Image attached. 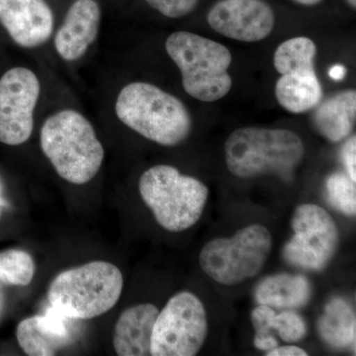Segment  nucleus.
I'll return each instance as SVG.
<instances>
[{
    "mask_svg": "<svg viewBox=\"0 0 356 356\" xmlns=\"http://www.w3.org/2000/svg\"><path fill=\"white\" fill-rule=\"evenodd\" d=\"M273 236L261 224L248 225L232 238H219L204 245L199 264L204 273L222 285H236L259 275L266 266Z\"/></svg>",
    "mask_w": 356,
    "mask_h": 356,
    "instance_id": "7",
    "label": "nucleus"
},
{
    "mask_svg": "<svg viewBox=\"0 0 356 356\" xmlns=\"http://www.w3.org/2000/svg\"><path fill=\"white\" fill-rule=\"evenodd\" d=\"M250 318L255 331L254 346L259 350L269 351L280 346L271 331L277 332L285 343H297L307 334L305 321L293 311L276 314L271 307L259 305L252 312Z\"/></svg>",
    "mask_w": 356,
    "mask_h": 356,
    "instance_id": "16",
    "label": "nucleus"
},
{
    "mask_svg": "<svg viewBox=\"0 0 356 356\" xmlns=\"http://www.w3.org/2000/svg\"><path fill=\"white\" fill-rule=\"evenodd\" d=\"M123 274L107 261H92L63 271L51 281L48 299L65 317L84 321L111 310L120 299Z\"/></svg>",
    "mask_w": 356,
    "mask_h": 356,
    "instance_id": "4",
    "label": "nucleus"
},
{
    "mask_svg": "<svg viewBox=\"0 0 356 356\" xmlns=\"http://www.w3.org/2000/svg\"><path fill=\"white\" fill-rule=\"evenodd\" d=\"M114 108L121 123L161 146H177L191 132L192 119L184 103L153 83L126 84Z\"/></svg>",
    "mask_w": 356,
    "mask_h": 356,
    "instance_id": "2",
    "label": "nucleus"
},
{
    "mask_svg": "<svg viewBox=\"0 0 356 356\" xmlns=\"http://www.w3.org/2000/svg\"><path fill=\"white\" fill-rule=\"evenodd\" d=\"M41 81L29 67H15L0 77V143L19 146L31 138Z\"/></svg>",
    "mask_w": 356,
    "mask_h": 356,
    "instance_id": "10",
    "label": "nucleus"
},
{
    "mask_svg": "<svg viewBox=\"0 0 356 356\" xmlns=\"http://www.w3.org/2000/svg\"><path fill=\"white\" fill-rule=\"evenodd\" d=\"M0 206H1V207H7V206H8V203H7L3 196V188H2L1 182H0Z\"/></svg>",
    "mask_w": 356,
    "mask_h": 356,
    "instance_id": "29",
    "label": "nucleus"
},
{
    "mask_svg": "<svg viewBox=\"0 0 356 356\" xmlns=\"http://www.w3.org/2000/svg\"><path fill=\"white\" fill-rule=\"evenodd\" d=\"M316 53L317 47L307 37L287 40L274 53V67L280 74L314 72Z\"/></svg>",
    "mask_w": 356,
    "mask_h": 356,
    "instance_id": "21",
    "label": "nucleus"
},
{
    "mask_svg": "<svg viewBox=\"0 0 356 356\" xmlns=\"http://www.w3.org/2000/svg\"><path fill=\"white\" fill-rule=\"evenodd\" d=\"M341 159L346 166L348 175L356 181V137L353 136L348 140L341 149Z\"/></svg>",
    "mask_w": 356,
    "mask_h": 356,
    "instance_id": "25",
    "label": "nucleus"
},
{
    "mask_svg": "<svg viewBox=\"0 0 356 356\" xmlns=\"http://www.w3.org/2000/svg\"><path fill=\"white\" fill-rule=\"evenodd\" d=\"M36 266L25 250H8L0 252V281L3 284L27 286L34 278Z\"/></svg>",
    "mask_w": 356,
    "mask_h": 356,
    "instance_id": "22",
    "label": "nucleus"
},
{
    "mask_svg": "<svg viewBox=\"0 0 356 356\" xmlns=\"http://www.w3.org/2000/svg\"><path fill=\"white\" fill-rule=\"evenodd\" d=\"M207 21L219 34L241 42L261 41L275 24L273 8L264 0H219Z\"/></svg>",
    "mask_w": 356,
    "mask_h": 356,
    "instance_id": "11",
    "label": "nucleus"
},
{
    "mask_svg": "<svg viewBox=\"0 0 356 356\" xmlns=\"http://www.w3.org/2000/svg\"><path fill=\"white\" fill-rule=\"evenodd\" d=\"M165 51L182 76L185 92L203 102L225 97L233 86L228 69L231 51L224 44L195 33H172L165 41Z\"/></svg>",
    "mask_w": 356,
    "mask_h": 356,
    "instance_id": "5",
    "label": "nucleus"
},
{
    "mask_svg": "<svg viewBox=\"0 0 356 356\" xmlns=\"http://www.w3.org/2000/svg\"><path fill=\"white\" fill-rule=\"evenodd\" d=\"M295 1L298 2L300 4H303V6H314V4H317L321 0H295Z\"/></svg>",
    "mask_w": 356,
    "mask_h": 356,
    "instance_id": "30",
    "label": "nucleus"
},
{
    "mask_svg": "<svg viewBox=\"0 0 356 356\" xmlns=\"http://www.w3.org/2000/svg\"><path fill=\"white\" fill-rule=\"evenodd\" d=\"M69 318L55 309H48L44 315L21 321L16 329L20 348L30 356L55 355L72 341Z\"/></svg>",
    "mask_w": 356,
    "mask_h": 356,
    "instance_id": "14",
    "label": "nucleus"
},
{
    "mask_svg": "<svg viewBox=\"0 0 356 356\" xmlns=\"http://www.w3.org/2000/svg\"><path fill=\"white\" fill-rule=\"evenodd\" d=\"M207 334V314L202 302L191 292L178 293L159 312L154 323L152 355H196Z\"/></svg>",
    "mask_w": 356,
    "mask_h": 356,
    "instance_id": "8",
    "label": "nucleus"
},
{
    "mask_svg": "<svg viewBox=\"0 0 356 356\" xmlns=\"http://www.w3.org/2000/svg\"><path fill=\"white\" fill-rule=\"evenodd\" d=\"M348 3H350V6L353 7V8H355L356 0H348Z\"/></svg>",
    "mask_w": 356,
    "mask_h": 356,
    "instance_id": "31",
    "label": "nucleus"
},
{
    "mask_svg": "<svg viewBox=\"0 0 356 356\" xmlns=\"http://www.w3.org/2000/svg\"><path fill=\"white\" fill-rule=\"evenodd\" d=\"M147 6L168 18H181L195 9L198 0H145Z\"/></svg>",
    "mask_w": 356,
    "mask_h": 356,
    "instance_id": "24",
    "label": "nucleus"
},
{
    "mask_svg": "<svg viewBox=\"0 0 356 356\" xmlns=\"http://www.w3.org/2000/svg\"><path fill=\"white\" fill-rule=\"evenodd\" d=\"M159 313V309L149 303L126 309L115 325V353L119 356L152 355V337Z\"/></svg>",
    "mask_w": 356,
    "mask_h": 356,
    "instance_id": "15",
    "label": "nucleus"
},
{
    "mask_svg": "<svg viewBox=\"0 0 356 356\" xmlns=\"http://www.w3.org/2000/svg\"><path fill=\"white\" fill-rule=\"evenodd\" d=\"M102 19L98 0H72L54 36L58 57L67 63L83 58L97 39Z\"/></svg>",
    "mask_w": 356,
    "mask_h": 356,
    "instance_id": "13",
    "label": "nucleus"
},
{
    "mask_svg": "<svg viewBox=\"0 0 356 356\" xmlns=\"http://www.w3.org/2000/svg\"><path fill=\"white\" fill-rule=\"evenodd\" d=\"M304 156L303 140L286 129L240 128L225 144L228 170L241 178L276 175L292 181Z\"/></svg>",
    "mask_w": 356,
    "mask_h": 356,
    "instance_id": "3",
    "label": "nucleus"
},
{
    "mask_svg": "<svg viewBox=\"0 0 356 356\" xmlns=\"http://www.w3.org/2000/svg\"><path fill=\"white\" fill-rule=\"evenodd\" d=\"M346 76V69L343 65H332L331 69L329 70V76L331 77L332 81H343L344 77Z\"/></svg>",
    "mask_w": 356,
    "mask_h": 356,
    "instance_id": "27",
    "label": "nucleus"
},
{
    "mask_svg": "<svg viewBox=\"0 0 356 356\" xmlns=\"http://www.w3.org/2000/svg\"><path fill=\"white\" fill-rule=\"evenodd\" d=\"M318 332L332 348L355 351V313L350 304L341 297L330 300L318 318Z\"/></svg>",
    "mask_w": 356,
    "mask_h": 356,
    "instance_id": "20",
    "label": "nucleus"
},
{
    "mask_svg": "<svg viewBox=\"0 0 356 356\" xmlns=\"http://www.w3.org/2000/svg\"><path fill=\"white\" fill-rule=\"evenodd\" d=\"M327 200L332 207L346 216L356 214L355 182L348 175L334 172L325 181Z\"/></svg>",
    "mask_w": 356,
    "mask_h": 356,
    "instance_id": "23",
    "label": "nucleus"
},
{
    "mask_svg": "<svg viewBox=\"0 0 356 356\" xmlns=\"http://www.w3.org/2000/svg\"><path fill=\"white\" fill-rule=\"evenodd\" d=\"M275 95L283 108L294 114L305 113L320 104L322 84L314 72L281 74L275 86Z\"/></svg>",
    "mask_w": 356,
    "mask_h": 356,
    "instance_id": "19",
    "label": "nucleus"
},
{
    "mask_svg": "<svg viewBox=\"0 0 356 356\" xmlns=\"http://www.w3.org/2000/svg\"><path fill=\"white\" fill-rule=\"evenodd\" d=\"M255 301L259 305L293 310L305 307L312 297V285L306 276L276 274L264 278L257 286Z\"/></svg>",
    "mask_w": 356,
    "mask_h": 356,
    "instance_id": "17",
    "label": "nucleus"
},
{
    "mask_svg": "<svg viewBox=\"0 0 356 356\" xmlns=\"http://www.w3.org/2000/svg\"><path fill=\"white\" fill-rule=\"evenodd\" d=\"M294 236L282 250L284 261L306 270H323L336 254L339 236L331 215L315 204H302L291 219Z\"/></svg>",
    "mask_w": 356,
    "mask_h": 356,
    "instance_id": "9",
    "label": "nucleus"
},
{
    "mask_svg": "<svg viewBox=\"0 0 356 356\" xmlns=\"http://www.w3.org/2000/svg\"><path fill=\"white\" fill-rule=\"evenodd\" d=\"M267 356H307L308 353L297 346H284L267 351Z\"/></svg>",
    "mask_w": 356,
    "mask_h": 356,
    "instance_id": "26",
    "label": "nucleus"
},
{
    "mask_svg": "<svg viewBox=\"0 0 356 356\" xmlns=\"http://www.w3.org/2000/svg\"><path fill=\"white\" fill-rule=\"evenodd\" d=\"M6 309V292H4L3 283L0 281V320L3 316Z\"/></svg>",
    "mask_w": 356,
    "mask_h": 356,
    "instance_id": "28",
    "label": "nucleus"
},
{
    "mask_svg": "<svg viewBox=\"0 0 356 356\" xmlns=\"http://www.w3.org/2000/svg\"><path fill=\"white\" fill-rule=\"evenodd\" d=\"M139 191L156 222L173 233L194 226L209 197V189L203 182L166 165H154L143 173Z\"/></svg>",
    "mask_w": 356,
    "mask_h": 356,
    "instance_id": "6",
    "label": "nucleus"
},
{
    "mask_svg": "<svg viewBox=\"0 0 356 356\" xmlns=\"http://www.w3.org/2000/svg\"><path fill=\"white\" fill-rule=\"evenodd\" d=\"M356 117V91L346 90L332 96L318 105L313 124L330 142H341L353 131Z\"/></svg>",
    "mask_w": 356,
    "mask_h": 356,
    "instance_id": "18",
    "label": "nucleus"
},
{
    "mask_svg": "<svg viewBox=\"0 0 356 356\" xmlns=\"http://www.w3.org/2000/svg\"><path fill=\"white\" fill-rule=\"evenodd\" d=\"M1 209H2V207H1V206H0V215H1Z\"/></svg>",
    "mask_w": 356,
    "mask_h": 356,
    "instance_id": "32",
    "label": "nucleus"
},
{
    "mask_svg": "<svg viewBox=\"0 0 356 356\" xmlns=\"http://www.w3.org/2000/svg\"><path fill=\"white\" fill-rule=\"evenodd\" d=\"M40 146L56 172L72 184H88L104 161V147L95 127L76 109L58 110L44 121Z\"/></svg>",
    "mask_w": 356,
    "mask_h": 356,
    "instance_id": "1",
    "label": "nucleus"
},
{
    "mask_svg": "<svg viewBox=\"0 0 356 356\" xmlns=\"http://www.w3.org/2000/svg\"><path fill=\"white\" fill-rule=\"evenodd\" d=\"M0 24L14 43L35 49L53 36L56 17L48 0H0Z\"/></svg>",
    "mask_w": 356,
    "mask_h": 356,
    "instance_id": "12",
    "label": "nucleus"
}]
</instances>
